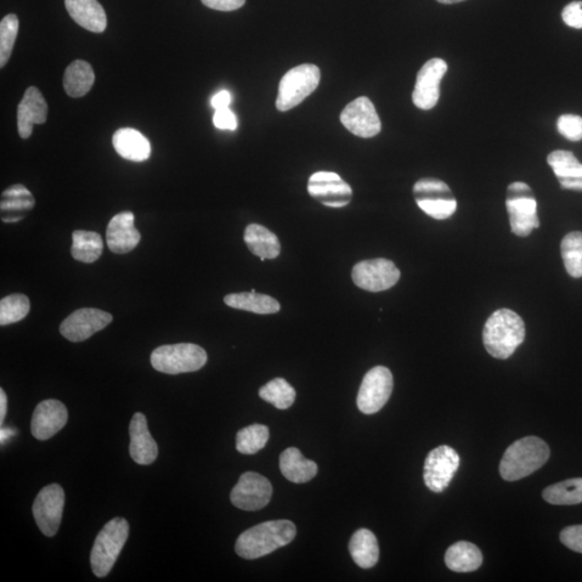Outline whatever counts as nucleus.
I'll use <instances>...</instances> for the list:
<instances>
[{
	"label": "nucleus",
	"mask_w": 582,
	"mask_h": 582,
	"mask_svg": "<svg viewBox=\"0 0 582 582\" xmlns=\"http://www.w3.org/2000/svg\"><path fill=\"white\" fill-rule=\"evenodd\" d=\"M112 321V315L99 309H79L61 324L60 332L67 340L82 342L103 330Z\"/></svg>",
	"instance_id": "17"
},
{
	"label": "nucleus",
	"mask_w": 582,
	"mask_h": 582,
	"mask_svg": "<svg viewBox=\"0 0 582 582\" xmlns=\"http://www.w3.org/2000/svg\"><path fill=\"white\" fill-rule=\"evenodd\" d=\"M525 324L511 310L501 309L491 314L483 329V343L488 353L497 359H507L525 339Z\"/></svg>",
	"instance_id": "2"
},
{
	"label": "nucleus",
	"mask_w": 582,
	"mask_h": 582,
	"mask_svg": "<svg viewBox=\"0 0 582 582\" xmlns=\"http://www.w3.org/2000/svg\"><path fill=\"white\" fill-rule=\"evenodd\" d=\"M352 279L361 290L380 292L397 284L400 271L391 260L377 258L365 260L355 265Z\"/></svg>",
	"instance_id": "10"
},
{
	"label": "nucleus",
	"mask_w": 582,
	"mask_h": 582,
	"mask_svg": "<svg viewBox=\"0 0 582 582\" xmlns=\"http://www.w3.org/2000/svg\"><path fill=\"white\" fill-rule=\"evenodd\" d=\"M270 438L269 427L253 424L241 429L236 434V450L242 454L253 455L262 450Z\"/></svg>",
	"instance_id": "35"
},
{
	"label": "nucleus",
	"mask_w": 582,
	"mask_h": 582,
	"mask_svg": "<svg viewBox=\"0 0 582 582\" xmlns=\"http://www.w3.org/2000/svg\"><path fill=\"white\" fill-rule=\"evenodd\" d=\"M340 120L350 133L363 138L377 137L382 129L375 105L365 96L350 101L341 112Z\"/></svg>",
	"instance_id": "16"
},
{
	"label": "nucleus",
	"mask_w": 582,
	"mask_h": 582,
	"mask_svg": "<svg viewBox=\"0 0 582 582\" xmlns=\"http://www.w3.org/2000/svg\"><path fill=\"white\" fill-rule=\"evenodd\" d=\"M559 540L568 549L582 553V524L565 528L559 534Z\"/></svg>",
	"instance_id": "40"
},
{
	"label": "nucleus",
	"mask_w": 582,
	"mask_h": 582,
	"mask_svg": "<svg viewBox=\"0 0 582 582\" xmlns=\"http://www.w3.org/2000/svg\"><path fill=\"white\" fill-rule=\"evenodd\" d=\"M280 469L282 476L293 483H307L315 478L319 472L318 464L305 459L297 448H288L282 452Z\"/></svg>",
	"instance_id": "26"
},
{
	"label": "nucleus",
	"mask_w": 582,
	"mask_h": 582,
	"mask_svg": "<svg viewBox=\"0 0 582 582\" xmlns=\"http://www.w3.org/2000/svg\"><path fill=\"white\" fill-rule=\"evenodd\" d=\"M445 565L456 573H469L482 567L483 557L476 545L468 541H459L446 550Z\"/></svg>",
	"instance_id": "27"
},
{
	"label": "nucleus",
	"mask_w": 582,
	"mask_h": 582,
	"mask_svg": "<svg viewBox=\"0 0 582 582\" xmlns=\"http://www.w3.org/2000/svg\"><path fill=\"white\" fill-rule=\"evenodd\" d=\"M65 7L77 24L92 33H103L107 27L105 10L98 0H65Z\"/></svg>",
	"instance_id": "25"
},
{
	"label": "nucleus",
	"mask_w": 582,
	"mask_h": 582,
	"mask_svg": "<svg viewBox=\"0 0 582 582\" xmlns=\"http://www.w3.org/2000/svg\"><path fill=\"white\" fill-rule=\"evenodd\" d=\"M150 361L157 371L180 375L203 368L207 361V354L196 344H172L156 348L151 353Z\"/></svg>",
	"instance_id": "5"
},
{
	"label": "nucleus",
	"mask_w": 582,
	"mask_h": 582,
	"mask_svg": "<svg viewBox=\"0 0 582 582\" xmlns=\"http://www.w3.org/2000/svg\"><path fill=\"white\" fill-rule=\"evenodd\" d=\"M259 396L275 408L286 410L295 403L297 394L284 378L276 377L259 389Z\"/></svg>",
	"instance_id": "34"
},
{
	"label": "nucleus",
	"mask_w": 582,
	"mask_h": 582,
	"mask_svg": "<svg viewBox=\"0 0 582 582\" xmlns=\"http://www.w3.org/2000/svg\"><path fill=\"white\" fill-rule=\"evenodd\" d=\"M48 104L35 87L28 88L18 107V129L21 138H31L35 124L46 122Z\"/></svg>",
	"instance_id": "21"
},
{
	"label": "nucleus",
	"mask_w": 582,
	"mask_h": 582,
	"mask_svg": "<svg viewBox=\"0 0 582 582\" xmlns=\"http://www.w3.org/2000/svg\"><path fill=\"white\" fill-rule=\"evenodd\" d=\"M69 421V411L56 399L42 401L33 411L32 434L38 440H48L58 434Z\"/></svg>",
	"instance_id": "18"
},
{
	"label": "nucleus",
	"mask_w": 582,
	"mask_h": 582,
	"mask_svg": "<svg viewBox=\"0 0 582 582\" xmlns=\"http://www.w3.org/2000/svg\"><path fill=\"white\" fill-rule=\"evenodd\" d=\"M416 205L437 220L448 219L457 210V202L450 186L437 178H422L414 186Z\"/></svg>",
	"instance_id": "8"
},
{
	"label": "nucleus",
	"mask_w": 582,
	"mask_h": 582,
	"mask_svg": "<svg viewBox=\"0 0 582 582\" xmlns=\"http://www.w3.org/2000/svg\"><path fill=\"white\" fill-rule=\"evenodd\" d=\"M273 494L272 484L262 474L248 472L243 473L230 499L239 510L257 511L267 506Z\"/></svg>",
	"instance_id": "13"
},
{
	"label": "nucleus",
	"mask_w": 582,
	"mask_h": 582,
	"mask_svg": "<svg viewBox=\"0 0 582 582\" xmlns=\"http://www.w3.org/2000/svg\"><path fill=\"white\" fill-rule=\"evenodd\" d=\"M561 253L568 273L575 279L582 278V234L575 231L565 236Z\"/></svg>",
	"instance_id": "36"
},
{
	"label": "nucleus",
	"mask_w": 582,
	"mask_h": 582,
	"mask_svg": "<svg viewBox=\"0 0 582 582\" xmlns=\"http://www.w3.org/2000/svg\"><path fill=\"white\" fill-rule=\"evenodd\" d=\"M459 467L460 456L451 446L440 445L429 452L424 465L426 487L434 493H442L449 487Z\"/></svg>",
	"instance_id": "12"
},
{
	"label": "nucleus",
	"mask_w": 582,
	"mask_h": 582,
	"mask_svg": "<svg viewBox=\"0 0 582 582\" xmlns=\"http://www.w3.org/2000/svg\"><path fill=\"white\" fill-rule=\"evenodd\" d=\"M564 24L576 30H582V2H573L562 11Z\"/></svg>",
	"instance_id": "41"
},
{
	"label": "nucleus",
	"mask_w": 582,
	"mask_h": 582,
	"mask_svg": "<svg viewBox=\"0 0 582 582\" xmlns=\"http://www.w3.org/2000/svg\"><path fill=\"white\" fill-rule=\"evenodd\" d=\"M348 549L354 562L364 569L375 567L380 557L377 537L367 529L356 530L350 539Z\"/></svg>",
	"instance_id": "29"
},
{
	"label": "nucleus",
	"mask_w": 582,
	"mask_h": 582,
	"mask_svg": "<svg viewBox=\"0 0 582 582\" xmlns=\"http://www.w3.org/2000/svg\"><path fill=\"white\" fill-rule=\"evenodd\" d=\"M135 216L131 212H122L112 217L107 227V245L115 253L132 252L140 241L139 231L135 228Z\"/></svg>",
	"instance_id": "20"
},
{
	"label": "nucleus",
	"mask_w": 582,
	"mask_h": 582,
	"mask_svg": "<svg viewBox=\"0 0 582 582\" xmlns=\"http://www.w3.org/2000/svg\"><path fill=\"white\" fill-rule=\"evenodd\" d=\"M506 207L513 234L525 237L539 228L537 202L529 185L517 182L508 186Z\"/></svg>",
	"instance_id": "7"
},
{
	"label": "nucleus",
	"mask_w": 582,
	"mask_h": 582,
	"mask_svg": "<svg viewBox=\"0 0 582 582\" xmlns=\"http://www.w3.org/2000/svg\"><path fill=\"white\" fill-rule=\"evenodd\" d=\"M547 161L563 189L582 191V164L572 151H553Z\"/></svg>",
	"instance_id": "22"
},
{
	"label": "nucleus",
	"mask_w": 582,
	"mask_h": 582,
	"mask_svg": "<svg viewBox=\"0 0 582 582\" xmlns=\"http://www.w3.org/2000/svg\"><path fill=\"white\" fill-rule=\"evenodd\" d=\"M320 71L313 64H302L285 73L279 87L276 109L287 111L295 109L318 89Z\"/></svg>",
	"instance_id": "6"
},
{
	"label": "nucleus",
	"mask_w": 582,
	"mask_h": 582,
	"mask_svg": "<svg viewBox=\"0 0 582 582\" xmlns=\"http://www.w3.org/2000/svg\"><path fill=\"white\" fill-rule=\"evenodd\" d=\"M129 455L138 465H150L157 460V444L152 438L146 416L140 412L135 414L129 423Z\"/></svg>",
	"instance_id": "19"
},
{
	"label": "nucleus",
	"mask_w": 582,
	"mask_h": 582,
	"mask_svg": "<svg viewBox=\"0 0 582 582\" xmlns=\"http://www.w3.org/2000/svg\"><path fill=\"white\" fill-rule=\"evenodd\" d=\"M206 7L218 11H234L244 5L246 0H201Z\"/></svg>",
	"instance_id": "43"
},
{
	"label": "nucleus",
	"mask_w": 582,
	"mask_h": 582,
	"mask_svg": "<svg viewBox=\"0 0 582 582\" xmlns=\"http://www.w3.org/2000/svg\"><path fill=\"white\" fill-rule=\"evenodd\" d=\"M94 81V72L88 62L81 60L72 62L64 72L65 92L72 99L82 98L91 90Z\"/></svg>",
	"instance_id": "30"
},
{
	"label": "nucleus",
	"mask_w": 582,
	"mask_h": 582,
	"mask_svg": "<svg viewBox=\"0 0 582 582\" xmlns=\"http://www.w3.org/2000/svg\"><path fill=\"white\" fill-rule=\"evenodd\" d=\"M308 191L321 205L336 208L348 205L353 196L350 186L333 172L313 174L309 179Z\"/></svg>",
	"instance_id": "15"
},
{
	"label": "nucleus",
	"mask_w": 582,
	"mask_h": 582,
	"mask_svg": "<svg viewBox=\"0 0 582 582\" xmlns=\"http://www.w3.org/2000/svg\"><path fill=\"white\" fill-rule=\"evenodd\" d=\"M33 206H35V199L26 186H10L3 192L2 202H0L2 220L5 224L18 223L33 210Z\"/></svg>",
	"instance_id": "23"
},
{
	"label": "nucleus",
	"mask_w": 582,
	"mask_h": 582,
	"mask_svg": "<svg viewBox=\"0 0 582 582\" xmlns=\"http://www.w3.org/2000/svg\"><path fill=\"white\" fill-rule=\"evenodd\" d=\"M549 457V445L544 440L533 436L517 440L502 456L501 476L506 482H518L539 471Z\"/></svg>",
	"instance_id": "3"
},
{
	"label": "nucleus",
	"mask_w": 582,
	"mask_h": 582,
	"mask_svg": "<svg viewBox=\"0 0 582 582\" xmlns=\"http://www.w3.org/2000/svg\"><path fill=\"white\" fill-rule=\"evenodd\" d=\"M224 303L230 308L256 314H275L281 310V304L274 298L253 291L230 293L224 297Z\"/></svg>",
	"instance_id": "31"
},
{
	"label": "nucleus",
	"mask_w": 582,
	"mask_h": 582,
	"mask_svg": "<svg viewBox=\"0 0 582 582\" xmlns=\"http://www.w3.org/2000/svg\"><path fill=\"white\" fill-rule=\"evenodd\" d=\"M231 101H233V96H231V93L223 90V91L214 95V98L212 99V106L216 110L229 109Z\"/></svg>",
	"instance_id": "44"
},
{
	"label": "nucleus",
	"mask_w": 582,
	"mask_h": 582,
	"mask_svg": "<svg viewBox=\"0 0 582 582\" xmlns=\"http://www.w3.org/2000/svg\"><path fill=\"white\" fill-rule=\"evenodd\" d=\"M19 32V19L15 14L5 15L0 22V67L7 65Z\"/></svg>",
	"instance_id": "38"
},
{
	"label": "nucleus",
	"mask_w": 582,
	"mask_h": 582,
	"mask_svg": "<svg viewBox=\"0 0 582 582\" xmlns=\"http://www.w3.org/2000/svg\"><path fill=\"white\" fill-rule=\"evenodd\" d=\"M215 127L220 129L234 131L237 128L236 117L229 109L217 110L213 118Z\"/></svg>",
	"instance_id": "42"
},
{
	"label": "nucleus",
	"mask_w": 582,
	"mask_h": 582,
	"mask_svg": "<svg viewBox=\"0 0 582 582\" xmlns=\"http://www.w3.org/2000/svg\"><path fill=\"white\" fill-rule=\"evenodd\" d=\"M129 525L126 519L114 518L105 525L94 541L91 568L96 577L104 578L110 573L129 539Z\"/></svg>",
	"instance_id": "4"
},
{
	"label": "nucleus",
	"mask_w": 582,
	"mask_h": 582,
	"mask_svg": "<svg viewBox=\"0 0 582 582\" xmlns=\"http://www.w3.org/2000/svg\"><path fill=\"white\" fill-rule=\"evenodd\" d=\"M5 414H7V396L4 389H0V424L4 423Z\"/></svg>",
	"instance_id": "45"
},
{
	"label": "nucleus",
	"mask_w": 582,
	"mask_h": 582,
	"mask_svg": "<svg viewBox=\"0 0 582 582\" xmlns=\"http://www.w3.org/2000/svg\"><path fill=\"white\" fill-rule=\"evenodd\" d=\"M437 2L444 5H453L465 2V0H437Z\"/></svg>",
	"instance_id": "47"
},
{
	"label": "nucleus",
	"mask_w": 582,
	"mask_h": 582,
	"mask_svg": "<svg viewBox=\"0 0 582 582\" xmlns=\"http://www.w3.org/2000/svg\"><path fill=\"white\" fill-rule=\"evenodd\" d=\"M14 431H11V429L8 428H2V443H4V440H7L10 436H13Z\"/></svg>",
	"instance_id": "46"
},
{
	"label": "nucleus",
	"mask_w": 582,
	"mask_h": 582,
	"mask_svg": "<svg viewBox=\"0 0 582 582\" xmlns=\"http://www.w3.org/2000/svg\"><path fill=\"white\" fill-rule=\"evenodd\" d=\"M245 244L253 255L263 259H275L281 253V243L273 233L257 224L247 225L244 233Z\"/></svg>",
	"instance_id": "28"
},
{
	"label": "nucleus",
	"mask_w": 582,
	"mask_h": 582,
	"mask_svg": "<svg viewBox=\"0 0 582 582\" xmlns=\"http://www.w3.org/2000/svg\"><path fill=\"white\" fill-rule=\"evenodd\" d=\"M31 310L30 299L22 293H13L0 301V326L18 323Z\"/></svg>",
	"instance_id": "37"
},
{
	"label": "nucleus",
	"mask_w": 582,
	"mask_h": 582,
	"mask_svg": "<svg viewBox=\"0 0 582 582\" xmlns=\"http://www.w3.org/2000/svg\"><path fill=\"white\" fill-rule=\"evenodd\" d=\"M448 64L443 59H432L426 62L417 72L415 91L412 100L417 109L431 110L440 99V82H442Z\"/></svg>",
	"instance_id": "14"
},
{
	"label": "nucleus",
	"mask_w": 582,
	"mask_h": 582,
	"mask_svg": "<svg viewBox=\"0 0 582 582\" xmlns=\"http://www.w3.org/2000/svg\"><path fill=\"white\" fill-rule=\"evenodd\" d=\"M112 145L117 154L129 161L143 162L151 156L150 141L135 129H118L112 138Z\"/></svg>",
	"instance_id": "24"
},
{
	"label": "nucleus",
	"mask_w": 582,
	"mask_h": 582,
	"mask_svg": "<svg viewBox=\"0 0 582 582\" xmlns=\"http://www.w3.org/2000/svg\"><path fill=\"white\" fill-rule=\"evenodd\" d=\"M65 506V493L60 484H50L43 488L33 505V514L37 527L47 537L58 533Z\"/></svg>",
	"instance_id": "11"
},
{
	"label": "nucleus",
	"mask_w": 582,
	"mask_h": 582,
	"mask_svg": "<svg viewBox=\"0 0 582 582\" xmlns=\"http://www.w3.org/2000/svg\"><path fill=\"white\" fill-rule=\"evenodd\" d=\"M296 535V525L288 520L260 523L240 535L235 552L246 559L262 558L291 544Z\"/></svg>",
	"instance_id": "1"
},
{
	"label": "nucleus",
	"mask_w": 582,
	"mask_h": 582,
	"mask_svg": "<svg viewBox=\"0 0 582 582\" xmlns=\"http://www.w3.org/2000/svg\"><path fill=\"white\" fill-rule=\"evenodd\" d=\"M394 377L386 367L377 366L367 372L361 383L358 406L364 415H375L386 405L393 393Z\"/></svg>",
	"instance_id": "9"
},
{
	"label": "nucleus",
	"mask_w": 582,
	"mask_h": 582,
	"mask_svg": "<svg viewBox=\"0 0 582 582\" xmlns=\"http://www.w3.org/2000/svg\"><path fill=\"white\" fill-rule=\"evenodd\" d=\"M103 253V240L92 231L76 230L72 233V256L77 262L93 263Z\"/></svg>",
	"instance_id": "32"
},
{
	"label": "nucleus",
	"mask_w": 582,
	"mask_h": 582,
	"mask_svg": "<svg viewBox=\"0 0 582 582\" xmlns=\"http://www.w3.org/2000/svg\"><path fill=\"white\" fill-rule=\"evenodd\" d=\"M558 131L570 141L582 139V118L576 115H563L558 119Z\"/></svg>",
	"instance_id": "39"
},
{
	"label": "nucleus",
	"mask_w": 582,
	"mask_h": 582,
	"mask_svg": "<svg viewBox=\"0 0 582 582\" xmlns=\"http://www.w3.org/2000/svg\"><path fill=\"white\" fill-rule=\"evenodd\" d=\"M542 499L551 505H577L582 502V478L565 480L542 491Z\"/></svg>",
	"instance_id": "33"
}]
</instances>
